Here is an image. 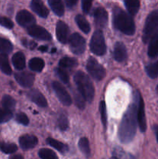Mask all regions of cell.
<instances>
[{"instance_id":"obj_6","label":"cell","mask_w":158,"mask_h":159,"mask_svg":"<svg viewBox=\"0 0 158 159\" xmlns=\"http://www.w3.org/2000/svg\"><path fill=\"white\" fill-rule=\"evenodd\" d=\"M86 69L90 75L96 81H101L105 76V69L94 57H90L88 60Z\"/></svg>"},{"instance_id":"obj_34","label":"cell","mask_w":158,"mask_h":159,"mask_svg":"<svg viewBox=\"0 0 158 159\" xmlns=\"http://www.w3.org/2000/svg\"><path fill=\"white\" fill-rule=\"evenodd\" d=\"M12 112L7 109H0V124H3L12 119Z\"/></svg>"},{"instance_id":"obj_38","label":"cell","mask_w":158,"mask_h":159,"mask_svg":"<svg viewBox=\"0 0 158 159\" xmlns=\"http://www.w3.org/2000/svg\"><path fill=\"white\" fill-rule=\"evenodd\" d=\"M99 110H100L101 117H102V121L103 126L106 127L107 125V113H106V106L104 101H102L100 102V106H99Z\"/></svg>"},{"instance_id":"obj_7","label":"cell","mask_w":158,"mask_h":159,"mask_svg":"<svg viewBox=\"0 0 158 159\" xmlns=\"http://www.w3.org/2000/svg\"><path fill=\"white\" fill-rule=\"evenodd\" d=\"M69 47L71 51L75 54H81L84 53L86 47V41L82 36L77 33H74L70 37Z\"/></svg>"},{"instance_id":"obj_21","label":"cell","mask_w":158,"mask_h":159,"mask_svg":"<svg viewBox=\"0 0 158 159\" xmlns=\"http://www.w3.org/2000/svg\"><path fill=\"white\" fill-rule=\"evenodd\" d=\"M48 3L56 15L59 16H63L64 12V7L62 0H48Z\"/></svg>"},{"instance_id":"obj_13","label":"cell","mask_w":158,"mask_h":159,"mask_svg":"<svg viewBox=\"0 0 158 159\" xmlns=\"http://www.w3.org/2000/svg\"><path fill=\"white\" fill-rule=\"evenodd\" d=\"M15 79L21 86L24 88H29L33 84L35 76L29 72H20L15 74Z\"/></svg>"},{"instance_id":"obj_43","label":"cell","mask_w":158,"mask_h":159,"mask_svg":"<svg viewBox=\"0 0 158 159\" xmlns=\"http://www.w3.org/2000/svg\"><path fill=\"white\" fill-rule=\"evenodd\" d=\"M77 2V0H65V3H66L67 7L69 8V9L74 7Z\"/></svg>"},{"instance_id":"obj_20","label":"cell","mask_w":158,"mask_h":159,"mask_svg":"<svg viewBox=\"0 0 158 159\" xmlns=\"http://www.w3.org/2000/svg\"><path fill=\"white\" fill-rule=\"evenodd\" d=\"M148 56L151 58H155L158 56V33L155 34L150 40Z\"/></svg>"},{"instance_id":"obj_29","label":"cell","mask_w":158,"mask_h":159,"mask_svg":"<svg viewBox=\"0 0 158 159\" xmlns=\"http://www.w3.org/2000/svg\"><path fill=\"white\" fill-rule=\"evenodd\" d=\"M12 48L13 46L9 40L0 37V53L1 54H9L12 51Z\"/></svg>"},{"instance_id":"obj_24","label":"cell","mask_w":158,"mask_h":159,"mask_svg":"<svg viewBox=\"0 0 158 159\" xmlns=\"http://www.w3.org/2000/svg\"><path fill=\"white\" fill-rule=\"evenodd\" d=\"M75 21L77 23V25L78 26V27L81 30V31H83L85 34H88V33L90 32V30H91V26H90L89 23L85 19V16H83L82 15L76 16Z\"/></svg>"},{"instance_id":"obj_9","label":"cell","mask_w":158,"mask_h":159,"mask_svg":"<svg viewBox=\"0 0 158 159\" xmlns=\"http://www.w3.org/2000/svg\"><path fill=\"white\" fill-rule=\"evenodd\" d=\"M27 32L29 36L37 39V40H50L52 38L50 34L45 28L37 26V25H33V26L28 27Z\"/></svg>"},{"instance_id":"obj_35","label":"cell","mask_w":158,"mask_h":159,"mask_svg":"<svg viewBox=\"0 0 158 159\" xmlns=\"http://www.w3.org/2000/svg\"><path fill=\"white\" fill-rule=\"evenodd\" d=\"M114 154V156L118 158L119 159H136L133 155H132L131 154H126L123 152V150L122 149L117 148L115 149V151L113 152Z\"/></svg>"},{"instance_id":"obj_17","label":"cell","mask_w":158,"mask_h":159,"mask_svg":"<svg viewBox=\"0 0 158 159\" xmlns=\"http://www.w3.org/2000/svg\"><path fill=\"white\" fill-rule=\"evenodd\" d=\"M30 7L34 12H36L42 18H46L49 15L48 9L45 6L42 0H32L30 3Z\"/></svg>"},{"instance_id":"obj_19","label":"cell","mask_w":158,"mask_h":159,"mask_svg":"<svg viewBox=\"0 0 158 159\" xmlns=\"http://www.w3.org/2000/svg\"><path fill=\"white\" fill-rule=\"evenodd\" d=\"M12 65L17 70H23L26 66V57L23 53L17 52L12 56Z\"/></svg>"},{"instance_id":"obj_36","label":"cell","mask_w":158,"mask_h":159,"mask_svg":"<svg viewBox=\"0 0 158 159\" xmlns=\"http://www.w3.org/2000/svg\"><path fill=\"white\" fill-rule=\"evenodd\" d=\"M58 127L61 130H68V120L64 113H60L58 118Z\"/></svg>"},{"instance_id":"obj_25","label":"cell","mask_w":158,"mask_h":159,"mask_svg":"<svg viewBox=\"0 0 158 159\" xmlns=\"http://www.w3.org/2000/svg\"><path fill=\"white\" fill-rule=\"evenodd\" d=\"M46 142H47V144H49V145H50L51 147L54 148L56 150H57L58 152H61V153L63 154L66 153V152L68 151V147L66 145V144L60 142V141H57V140L55 139H53V138H49L46 139Z\"/></svg>"},{"instance_id":"obj_45","label":"cell","mask_w":158,"mask_h":159,"mask_svg":"<svg viewBox=\"0 0 158 159\" xmlns=\"http://www.w3.org/2000/svg\"><path fill=\"white\" fill-rule=\"evenodd\" d=\"M9 159H23V158L20 155H13V156L11 157Z\"/></svg>"},{"instance_id":"obj_48","label":"cell","mask_w":158,"mask_h":159,"mask_svg":"<svg viewBox=\"0 0 158 159\" xmlns=\"http://www.w3.org/2000/svg\"><path fill=\"white\" fill-rule=\"evenodd\" d=\"M156 93H158V85H157V86H156Z\"/></svg>"},{"instance_id":"obj_5","label":"cell","mask_w":158,"mask_h":159,"mask_svg":"<svg viewBox=\"0 0 158 159\" xmlns=\"http://www.w3.org/2000/svg\"><path fill=\"white\" fill-rule=\"evenodd\" d=\"M90 49L91 52L96 55L101 56L105 54L106 44H105L103 33L100 30H97L93 34L90 42Z\"/></svg>"},{"instance_id":"obj_12","label":"cell","mask_w":158,"mask_h":159,"mask_svg":"<svg viewBox=\"0 0 158 159\" xmlns=\"http://www.w3.org/2000/svg\"><path fill=\"white\" fill-rule=\"evenodd\" d=\"M93 16H94V23L99 27L103 28L106 26L107 23H108V12L105 9L102 7L96 8L93 12Z\"/></svg>"},{"instance_id":"obj_26","label":"cell","mask_w":158,"mask_h":159,"mask_svg":"<svg viewBox=\"0 0 158 159\" xmlns=\"http://www.w3.org/2000/svg\"><path fill=\"white\" fill-rule=\"evenodd\" d=\"M0 69L6 75H11L12 69L9 63V59L6 54H0Z\"/></svg>"},{"instance_id":"obj_16","label":"cell","mask_w":158,"mask_h":159,"mask_svg":"<svg viewBox=\"0 0 158 159\" xmlns=\"http://www.w3.org/2000/svg\"><path fill=\"white\" fill-rule=\"evenodd\" d=\"M20 145L23 150H29L35 147L38 143V139L33 135H23L20 138Z\"/></svg>"},{"instance_id":"obj_22","label":"cell","mask_w":158,"mask_h":159,"mask_svg":"<svg viewBox=\"0 0 158 159\" xmlns=\"http://www.w3.org/2000/svg\"><path fill=\"white\" fill-rule=\"evenodd\" d=\"M124 3L129 14L135 16L137 13L140 6L139 0H124Z\"/></svg>"},{"instance_id":"obj_28","label":"cell","mask_w":158,"mask_h":159,"mask_svg":"<svg viewBox=\"0 0 158 159\" xmlns=\"http://www.w3.org/2000/svg\"><path fill=\"white\" fill-rule=\"evenodd\" d=\"M78 147L81 152L84 154L86 157H90L91 155V149H90L89 142L88 138H81L78 141Z\"/></svg>"},{"instance_id":"obj_33","label":"cell","mask_w":158,"mask_h":159,"mask_svg":"<svg viewBox=\"0 0 158 159\" xmlns=\"http://www.w3.org/2000/svg\"><path fill=\"white\" fill-rule=\"evenodd\" d=\"M0 149L6 154H12L17 151V146L12 143L2 142L0 144Z\"/></svg>"},{"instance_id":"obj_8","label":"cell","mask_w":158,"mask_h":159,"mask_svg":"<svg viewBox=\"0 0 158 159\" xmlns=\"http://www.w3.org/2000/svg\"><path fill=\"white\" fill-rule=\"evenodd\" d=\"M53 89L57 95L59 100L62 102L64 106H70L72 103V99H71V96L66 89L60 83L57 82H54L52 84Z\"/></svg>"},{"instance_id":"obj_32","label":"cell","mask_w":158,"mask_h":159,"mask_svg":"<svg viewBox=\"0 0 158 159\" xmlns=\"http://www.w3.org/2000/svg\"><path fill=\"white\" fill-rule=\"evenodd\" d=\"M39 156L41 159H58L54 152L48 148L40 149L39 151Z\"/></svg>"},{"instance_id":"obj_10","label":"cell","mask_w":158,"mask_h":159,"mask_svg":"<svg viewBox=\"0 0 158 159\" xmlns=\"http://www.w3.org/2000/svg\"><path fill=\"white\" fill-rule=\"evenodd\" d=\"M17 23L23 27H29L36 23V20L33 16L27 10H20L15 17Z\"/></svg>"},{"instance_id":"obj_30","label":"cell","mask_w":158,"mask_h":159,"mask_svg":"<svg viewBox=\"0 0 158 159\" xmlns=\"http://www.w3.org/2000/svg\"><path fill=\"white\" fill-rule=\"evenodd\" d=\"M146 71L148 76L151 79H156L158 77V61L150 64L146 67Z\"/></svg>"},{"instance_id":"obj_31","label":"cell","mask_w":158,"mask_h":159,"mask_svg":"<svg viewBox=\"0 0 158 159\" xmlns=\"http://www.w3.org/2000/svg\"><path fill=\"white\" fill-rule=\"evenodd\" d=\"M2 103L3 108L7 109V110H11V111H12L15 109V100L10 96L6 95V96H3Z\"/></svg>"},{"instance_id":"obj_42","label":"cell","mask_w":158,"mask_h":159,"mask_svg":"<svg viewBox=\"0 0 158 159\" xmlns=\"http://www.w3.org/2000/svg\"><path fill=\"white\" fill-rule=\"evenodd\" d=\"M93 0H81V6L83 12L85 13H88L92 6Z\"/></svg>"},{"instance_id":"obj_23","label":"cell","mask_w":158,"mask_h":159,"mask_svg":"<svg viewBox=\"0 0 158 159\" xmlns=\"http://www.w3.org/2000/svg\"><path fill=\"white\" fill-rule=\"evenodd\" d=\"M44 61L40 57H34L32 58L29 62V69L33 71H37L40 72L44 68Z\"/></svg>"},{"instance_id":"obj_47","label":"cell","mask_w":158,"mask_h":159,"mask_svg":"<svg viewBox=\"0 0 158 159\" xmlns=\"http://www.w3.org/2000/svg\"><path fill=\"white\" fill-rule=\"evenodd\" d=\"M111 159H119V158H116V157H115V156H113L112 158H111Z\"/></svg>"},{"instance_id":"obj_44","label":"cell","mask_w":158,"mask_h":159,"mask_svg":"<svg viewBox=\"0 0 158 159\" xmlns=\"http://www.w3.org/2000/svg\"><path fill=\"white\" fill-rule=\"evenodd\" d=\"M153 129H154V131L155 134H156V140H157V142H158V126L155 125L153 127Z\"/></svg>"},{"instance_id":"obj_14","label":"cell","mask_w":158,"mask_h":159,"mask_svg":"<svg viewBox=\"0 0 158 159\" xmlns=\"http://www.w3.org/2000/svg\"><path fill=\"white\" fill-rule=\"evenodd\" d=\"M68 34H69V29L68 25L64 22L59 21L56 26V35L57 40L62 43H67L68 40Z\"/></svg>"},{"instance_id":"obj_27","label":"cell","mask_w":158,"mask_h":159,"mask_svg":"<svg viewBox=\"0 0 158 159\" xmlns=\"http://www.w3.org/2000/svg\"><path fill=\"white\" fill-rule=\"evenodd\" d=\"M77 65V61L76 59L72 57H65L60 59L59 61V66L62 68H74Z\"/></svg>"},{"instance_id":"obj_41","label":"cell","mask_w":158,"mask_h":159,"mask_svg":"<svg viewBox=\"0 0 158 159\" xmlns=\"http://www.w3.org/2000/svg\"><path fill=\"white\" fill-rule=\"evenodd\" d=\"M0 24L4 27L8 28V29H12L13 27V23L12 22V20L4 16L0 17Z\"/></svg>"},{"instance_id":"obj_4","label":"cell","mask_w":158,"mask_h":159,"mask_svg":"<svg viewBox=\"0 0 158 159\" xmlns=\"http://www.w3.org/2000/svg\"><path fill=\"white\" fill-rule=\"evenodd\" d=\"M158 33V9L149 14L146 20L143 28V40L144 43L150 41V39Z\"/></svg>"},{"instance_id":"obj_40","label":"cell","mask_w":158,"mask_h":159,"mask_svg":"<svg viewBox=\"0 0 158 159\" xmlns=\"http://www.w3.org/2000/svg\"><path fill=\"white\" fill-rule=\"evenodd\" d=\"M75 97V103L77 105V107H78L79 109L81 110H83L85 107V98L82 96V95L79 93V94H77L74 96Z\"/></svg>"},{"instance_id":"obj_2","label":"cell","mask_w":158,"mask_h":159,"mask_svg":"<svg viewBox=\"0 0 158 159\" xmlns=\"http://www.w3.org/2000/svg\"><path fill=\"white\" fill-rule=\"evenodd\" d=\"M112 20L114 26L122 34L132 36L136 32V26L131 15L119 7L113 9Z\"/></svg>"},{"instance_id":"obj_18","label":"cell","mask_w":158,"mask_h":159,"mask_svg":"<svg viewBox=\"0 0 158 159\" xmlns=\"http://www.w3.org/2000/svg\"><path fill=\"white\" fill-rule=\"evenodd\" d=\"M115 60L118 62H123L127 58V51L125 46L122 42H117L114 46V52H113Z\"/></svg>"},{"instance_id":"obj_1","label":"cell","mask_w":158,"mask_h":159,"mask_svg":"<svg viewBox=\"0 0 158 159\" xmlns=\"http://www.w3.org/2000/svg\"><path fill=\"white\" fill-rule=\"evenodd\" d=\"M137 107L138 102L132 103L125 111L121 121L119 128V138L123 144H127L132 141L136 134L137 124Z\"/></svg>"},{"instance_id":"obj_15","label":"cell","mask_w":158,"mask_h":159,"mask_svg":"<svg viewBox=\"0 0 158 159\" xmlns=\"http://www.w3.org/2000/svg\"><path fill=\"white\" fill-rule=\"evenodd\" d=\"M27 96L32 102L40 107H46L47 101L43 94L37 89H32L27 93Z\"/></svg>"},{"instance_id":"obj_3","label":"cell","mask_w":158,"mask_h":159,"mask_svg":"<svg viewBox=\"0 0 158 159\" xmlns=\"http://www.w3.org/2000/svg\"><path fill=\"white\" fill-rule=\"evenodd\" d=\"M74 82L78 92L88 102H91L94 96V89L91 79L83 71H79L74 76Z\"/></svg>"},{"instance_id":"obj_46","label":"cell","mask_w":158,"mask_h":159,"mask_svg":"<svg viewBox=\"0 0 158 159\" xmlns=\"http://www.w3.org/2000/svg\"><path fill=\"white\" fill-rule=\"evenodd\" d=\"M39 50H40V51H47V47H46V46H41V47H40Z\"/></svg>"},{"instance_id":"obj_11","label":"cell","mask_w":158,"mask_h":159,"mask_svg":"<svg viewBox=\"0 0 158 159\" xmlns=\"http://www.w3.org/2000/svg\"><path fill=\"white\" fill-rule=\"evenodd\" d=\"M137 123L139 124L141 132H145L147 130V120L145 116V108H144V102L140 95L138 97V107H137Z\"/></svg>"},{"instance_id":"obj_37","label":"cell","mask_w":158,"mask_h":159,"mask_svg":"<svg viewBox=\"0 0 158 159\" xmlns=\"http://www.w3.org/2000/svg\"><path fill=\"white\" fill-rule=\"evenodd\" d=\"M56 74L64 83L68 84L69 82V75H68V72L62 68H56Z\"/></svg>"},{"instance_id":"obj_39","label":"cell","mask_w":158,"mask_h":159,"mask_svg":"<svg viewBox=\"0 0 158 159\" xmlns=\"http://www.w3.org/2000/svg\"><path fill=\"white\" fill-rule=\"evenodd\" d=\"M15 119H16L17 122H19L20 124H23V125H25V126L28 125L29 123V118H28L27 116H26V115L23 113H18V114L16 115V117H15Z\"/></svg>"}]
</instances>
